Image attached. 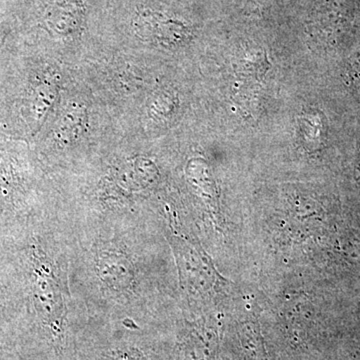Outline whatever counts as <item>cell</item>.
Instances as JSON below:
<instances>
[{"mask_svg":"<svg viewBox=\"0 0 360 360\" xmlns=\"http://www.w3.org/2000/svg\"><path fill=\"white\" fill-rule=\"evenodd\" d=\"M0 46H1V42H0Z\"/></svg>","mask_w":360,"mask_h":360,"instance_id":"cell-1","label":"cell"}]
</instances>
